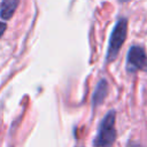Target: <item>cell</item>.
<instances>
[{
    "label": "cell",
    "mask_w": 147,
    "mask_h": 147,
    "mask_svg": "<svg viewBox=\"0 0 147 147\" xmlns=\"http://www.w3.org/2000/svg\"><path fill=\"white\" fill-rule=\"evenodd\" d=\"M115 121H116V111L109 110L102 118L99 124L98 133L93 139L94 147H111L116 140V129H115Z\"/></svg>",
    "instance_id": "1"
},
{
    "label": "cell",
    "mask_w": 147,
    "mask_h": 147,
    "mask_svg": "<svg viewBox=\"0 0 147 147\" xmlns=\"http://www.w3.org/2000/svg\"><path fill=\"white\" fill-rule=\"evenodd\" d=\"M126 70L134 74L138 70L147 72V54L140 46H132L127 52L126 57Z\"/></svg>",
    "instance_id": "3"
},
{
    "label": "cell",
    "mask_w": 147,
    "mask_h": 147,
    "mask_svg": "<svg viewBox=\"0 0 147 147\" xmlns=\"http://www.w3.org/2000/svg\"><path fill=\"white\" fill-rule=\"evenodd\" d=\"M121 2H126V1H129V0H119Z\"/></svg>",
    "instance_id": "8"
},
{
    "label": "cell",
    "mask_w": 147,
    "mask_h": 147,
    "mask_svg": "<svg viewBox=\"0 0 147 147\" xmlns=\"http://www.w3.org/2000/svg\"><path fill=\"white\" fill-rule=\"evenodd\" d=\"M20 0H2L0 7V16L3 20H10L18 6Z\"/></svg>",
    "instance_id": "5"
},
{
    "label": "cell",
    "mask_w": 147,
    "mask_h": 147,
    "mask_svg": "<svg viewBox=\"0 0 147 147\" xmlns=\"http://www.w3.org/2000/svg\"><path fill=\"white\" fill-rule=\"evenodd\" d=\"M131 147H142V146H140V145H132Z\"/></svg>",
    "instance_id": "7"
},
{
    "label": "cell",
    "mask_w": 147,
    "mask_h": 147,
    "mask_svg": "<svg viewBox=\"0 0 147 147\" xmlns=\"http://www.w3.org/2000/svg\"><path fill=\"white\" fill-rule=\"evenodd\" d=\"M108 90H109L108 82L106 79H100L99 83L96 84V87H95L94 93L92 95V106H93V108L102 105L103 100L106 99V96L108 94Z\"/></svg>",
    "instance_id": "4"
},
{
    "label": "cell",
    "mask_w": 147,
    "mask_h": 147,
    "mask_svg": "<svg viewBox=\"0 0 147 147\" xmlns=\"http://www.w3.org/2000/svg\"><path fill=\"white\" fill-rule=\"evenodd\" d=\"M6 29H7V24H6V23H3V22H0V38H1V37H2V34L5 33Z\"/></svg>",
    "instance_id": "6"
},
{
    "label": "cell",
    "mask_w": 147,
    "mask_h": 147,
    "mask_svg": "<svg viewBox=\"0 0 147 147\" xmlns=\"http://www.w3.org/2000/svg\"><path fill=\"white\" fill-rule=\"evenodd\" d=\"M126 34H127V20L119 18L117 21L116 25L114 26L113 32L109 38L108 49H107V54H106L107 63L113 62L117 57V55L126 39Z\"/></svg>",
    "instance_id": "2"
}]
</instances>
